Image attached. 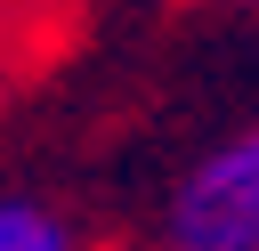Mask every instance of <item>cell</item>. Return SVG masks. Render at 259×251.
I'll return each mask as SVG.
<instances>
[{
    "mask_svg": "<svg viewBox=\"0 0 259 251\" xmlns=\"http://www.w3.org/2000/svg\"><path fill=\"white\" fill-rule=\"evenodd\" d=\"M162 251H259V121L186 162L162 202Z\"/></svg>",
    "mask_w": 259,
    "mask_h": 251,
    "instance_id": "6da1fadb",
    "label": "cell"
},
{
    "mask_svg": "<svg viewBox=\"0 0 259 251\" xmlns=\"http://www.w3.org/2000/svg\"><path fill=\"white\" fill-rule=\"evenodd\" d=\"M0 251H89V235L57 194L0 186Z\"/></svg>",
    "mask_w": 259,
    "mask_h": 251,
    "instance_id": "7a4b0ae2",
    "label": "cell"
},
{
    "mask_svg": "<svg viewBox=\"0 0 259 251\" xmlns=\"http://www.w3.org/2000/svg\"><path fill=\"white\" fill-rule=\"evenodd\" d=\"M16 40H24V0H0V73H8Z\"/></svg>",
    "mask_w": 259,
    "mask_h": 251,
    "instance_id": "3957f363",
    "label": "cell"
},
{
    "mask_svg": "<svg viewBox=\"0 0 259 251\" xmlns=\"http://www.w3.org/2000/svg\"><path fill=\"white\" fill-rule=\"evenodd\" d=\"M227 8H235V16H259V0H227Z\"/></svg>",
    "mask_w": 259,
    "mask_h": 251,
    "instance_id": "277c9868",
    "label": "cell"
}]
</instances>
